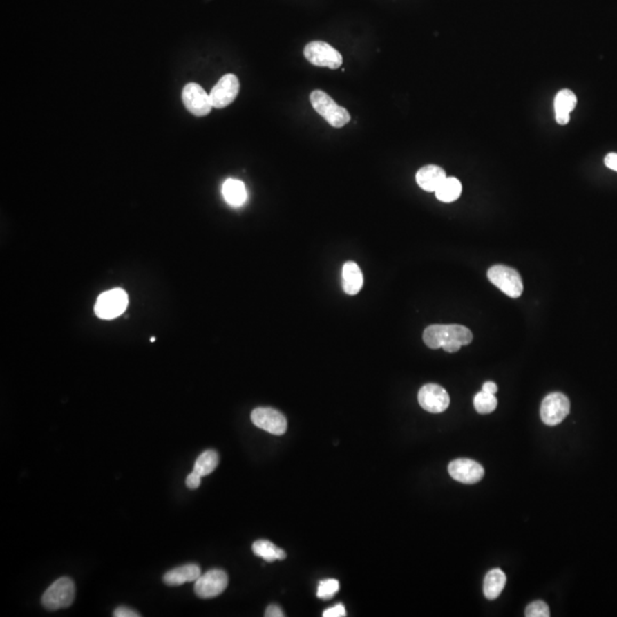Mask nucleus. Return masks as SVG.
<instances>
[{
    "instance_id": "22",
    "label": "nucleus",
    "mask_w": 617,
    "mask_h": 617,
    "mask_svg": "<svg viewBox=\"0 0 617 617\" xmlns=\"http://www.w3.org/2000/svg\"><path fill=\"white\" fill-rule=\"evenodd\" d=\"M218 464V453L209 449V450L202 453V455L197 459L195 466H193V471L197 472L202 477H205V475H211V472L216 469Z\"/></svg>"
},
{
    "instance_id": "10",
    "label": "nucleus",
    "mask_w": 617,
    "mask_h": 617,
    "mask_svg": "<svg viewBox=\"0 0 617 617\" xmlns=\"http://www.w3.org/2000/svg\"><path fill=\"white\" fill-rule=\"evenodd\" d=\"M182 99L187 110L193 116H207L213 109L211 95H208L205 89L198 84L190 83L185 85L182 92Z\"/></svg>"
},
{
    "instance_id": "5",
    "label": "nucleus",
    "mask_w": 617,
    "mask_h": 617,
    "mask_svg": "<svg viewBox=\"0 0 617 617\" xmlns=\"http://www.w3.org/2000/svg\"><path fill=\"white\" fill-rule=\"evenodd\" d=\"M304 57L314 66L332 70L339 69L343 63L340 52L321 40L311 41L304 47Z\"/></svg>"
},
{
    "instance_id": "18",
    "label": "nucleus",
    "mask_w": 617,
    "mask_h": 617,
    "mask_svg": "<svg viewBox=\"0 0 617 617\" xmlns=\"http://www.w3.org/2000/svg\"><path fill=\"white\" fill-rule=\"evenodd\" d=\"M222 193L225 202L234 207L244 205L247 199V191L244 183L235 178H229L225 182V184L222 187Z\"/></svg>"
},
{
    "instance_id": "1",
    "label": "nucleus",
    "mask_w": 617,
    "mask_h": 617,
    "mask_svg": "<svg viewBox=\"0 0 617 617\" xmlns=\"http://www.w3.org/2000/svg\"><path fill=\"white\" fill-rule=\"evenodd\" d=\"M471 330L461 325H431L423 333V341L430 349L442 348L446 352L454 353L463 345L471 343Z\"/></svg>"
},
{
    "instance_id": "23",
    "label": "nucleus",
    "mask_w": 617,
    "mask_h": 617,
    "mask_svg": "<svg viewBox=\"0 0 617 617\" xmlns=\"http://www.w3.org/2000/svg\"><path fill=\"white\" fill-rule=\"evenodd\" d=\"M473 405L479 414H489L496 410L497 399L495 395L480 391L473 398Z\"/></svg>"
},
{
    "instance_id": "21",
    "label": "nucleus",
    "mask_w": 617,
    "mask_h": 617,
    "mask_svg": "<svg viewBox=\"0 0 617 617\" xmlns=\"http://www.w3.org/2000/svg\"><path fill=\"white\" fill-rule=\"evenodd\" d=\"M462 193V184L456 178H447L436 190V197L442 202H453Z\"/></svg>"
},
{
    "instance_id": "6",
    "label": "nucleus",
    "mask_w": 617,
    "mask_h": 617,
    "mask_svg": "<svg viewBox=\"0 0 617 617\" xmlns=\"http://www.w3.org/2000/svg\"><path fill=\"white\" fill-rule=\"evenodd\" d=\"M129 304V296L122 288H115L99 295L96 301L95 314L101 319H115L124 314Z\"/></svg>"
},
{
    "instance_id": "2",
    "label": "nucleus",
    "mask_w": 617,
    "mask_h": 617,
    "mask_svg": "<svg viewBox=\"0 0 617 617\" xmlns=\"http://www.w3.org/2000/svg\"><path fill=\"white\" fill-rule=\"evenodd\" d=\"M311 106L330 126L341 129L350 122L351 116L343 106H339L327 93L316 89L310 94Z\"/></svg>"
},
{
    "instance_id": "3",
    "label": "nucleus",
    "mask_w": 617,
    "mask_h": 617,
    "mask_svg": "<svg viewBox=\"0 0 617 617\" xmlns=\"http://www.w3.org/2000/svg\"><path fill=\"white\" fill-rule=\"evenodd\" d=\"M76 587L69 578H61L47 589L41 598V604L48 611L69 607L75 600Z\"/></svg>"
},
{
    "instance_id": "33",
    "label": "nucleus",
    "mask_w": 617,
    "mask_h": 617,
    "mask_svg": "<svg viewBox=\"0 0 617 617\" xmlns=\"http://www.w3.org/2000/svg\"><path fill=\"white\" fill-rule=\"evenodd\" d=\"M616 172H617V169H616Z\"/></svg>"
},
{
    "instance_id": "17",
    "label": "nucleus",
    "mask_w": 617,
    "mask_h": 617,
    "mask_svg": "<svg viewBox=\"0 0 617 617\" xmlns=\"http://www.w3.org/2000/svg\"><path fill=\"white\" fill-rule=\"evenodd\" d=\"M342 285L348 295H356L363 286V272L354 262L344 263L342 269Z\"/></svg>"
},
{
    "instance_id": "4",
    "label": "nucleus",
    "mask_w": 617,
    "mask_h": 617,
    "mask_svg": "<svg viewBox=\"0 0 617 617\" xmlns=\"http://www.w3.org/2000/svg\"><path fill=\"white\" fill-rule=\"evenodd\" d=\"M487 277L493 285H495L500 291L512 298L522 296L524 291L520 274L510 267L505 265H494L487 272Z\"/></svg>"
},
{
    "instance_id": "16",
    "label": "nucleus",
    "mask_w": 617,
    "mask_h": 617,
    "mask_svg": "<svg viewBox=\"0 0 617 617\" xmlns=\"http://www.w3.org/2000/svg\"><path fill=\"white\" fill-rule=\"evenodd\" d=\"M202 575V571L198 564H189L176 567L172 571H167L164 576V583L171 587L184 585L189 582H196Z\"/></svg>"
},
{
    "instance_id": "9",
    "label": "nucleus",
    "mask_w": 617,
    "mask_h": 617,
    "mask_svg": "<svg viewBox=\"0 0 617 617\" xmlns=\"http://www.w3.org/2000/svg\"><path fill=\"white\" fill-rule=\"evenodd\" d=\"M228 575L222 569H211L195 582V592L202 599L218 597L228 587Z\"/></svg>"
},
{
    "instance_id": "26",
    "label": "nucleus",
    "mask_w": 617,
    "mask_h": 617,
    "mask_svg": "<svg viewBox=\"0 0 617 617\" xmlns=\"http://www.w3.org/2000/svg\"><path fill=\"white\" fill-rule=\"evenodd\" d=\"M323 617H344L347 616V611H345V607H344L342 604H337L336 606H334V607L328 608L326 611H323Z\"/></svg>"
},
{
    "instance_id": "28",
    "label": "nucleus",
    "mask_w": 617,
    "mask_h": 617,
    "mask_svg": "<svg viewBox=\"0 0 617 617\" xmlns=\"http://www.w3.org/2000/svg\"><path fill=\"white\" fill-rule=\"evenodd\" d=\"M113 616L115 617H140L141 615L137 613V611H133L131 608L125 607V606H120V607L116 608L115 611H113Z\"/></svg>"
},
{
    "instance_id": "8",
    "label": "nucleus",
    "mask_w": 617,
    "mask_h": 617,
    "mask_svg": "<svg viewBox=\"0 0 617 617\" xmlns=\"http://www.w3.org/2000/svg\"><path fill=\"white\" fill-rule=\"evenodd\" d=\"M251 422L267 433L281 436L287 430V419L281 412L270 407H258L251 412Z\"/></svg>"
},
{
    "instance_id": "27",
    "label": "nucleus",
    "mask_w": 617,
    "mask_h": 617,
    "mask_svg": "<svg viewBox=\"0 0 617 617\" xmlns=\"http://www.w3.org/2000/svg\"><path fill=\"white\" fill-rule=\"evenodd\" d=\"M202 475H198L197 472L192 471L190 475L187 477V480H185V484L188 486V488L190 489H197L199 486H200V482H202Z\"/></svg>"
},
{
    "instance_id": "7",
    "label": "nucleus",
    "mask_w": 617,
    "mask_h": 617,
    "mask_svg": "<svg viewBox=\"0 0 617 617\" xmlns=\"http://www.w3.org/2000/svg\"><path fill=\"white\" fill-rule=\"evenodd\" d=\"M571 410V403L564 393L553 392L545 397L541 406V419L547 426L560 424Z\"/></svg>"
},
{
    "instance_id": "12",
    "label": "nucleus",
    "mask_w": 617,
    "mask_h": 617,
    "mask_svg": "<svg viewBox=\"0 0 617 617\" xmlns=\"http://www.w3.org/2000/svg\"><path fill=\"white\" fill-rule=\"evenodd\" d=\"M448 472L454 480L466 485L477 484L485 475L484 466L469 459H457L449 463Z\"/></svg>"
},
{
    "instance_id": "31",
    "label": "nucleus",
    "mask_w": 617,
    "mask_h": 617,
    "mask_svg": "<svg viewBox=\"0 0 617 617\" xmlns=\"http://www.w3.org/2000/svg\"><path fill=\"white\" fill-rule=\"evenodd\" d=\"M482 391L495 395V393L497 392V386H496L494 382L484 383V386H482Z\"/></svg>"
},
{
    "instance_id": "14",
    "label": "nucleus",
    "mask_w": 617,
    "mask_h": 617,
    "mask_svg": "<svg viewBox=\"0 0 617 617\" xmlns=\"http://www.w3.org/2000/svg\"><path fill=\"white\" fill-rule=\"evenodd\" d=\"M578 97L571 89H561L555 97L556 122L559 125H567L571 120V113L576 108Z\"/></svg>"
},
{
    "instance_id": "13",
    "label": "nucleus",
    "mask_w": 617,
    "mask_h": 617,
    "mask_svg": "<svg viewBox=\"0 0 617 617\" xmlns=\"http://www.w3.org/2000/svg\"><path fill=\"white\" fill-rule=\"evenodd\" d=\"M239 87V80L235 75L229 73L222 77L209 94L213 108L223 109L225 106H230L237 97Z\"/></svg>"
},
{
    "instance_id": "32",
    "label": "nucleus",
    "mask_w": 617,
    "mask_h": 617,
    "mask_svg": "<svg viewBox=\"0 0 617 617\" xmlns=\"http://www.w3.org/2000/svg\"><path fill=\"white\" fill-rule=\"evenodd\" d=\"M150 341H151V342H155V337H151V339H150Z\"/></svg>"
},
{
    "instance_id": "24",
    "label": "nucleus",
    "mask_w": 617,
    "mask_h": 617,
    "mask_svg": "<svg viewBox=\"0 0 617 617\" xmlns=\"http://www.w3.org/2000/svg\"><path fill=\"white\" fill-rule=\"evenodd\" d=\"M339 590H340V583L337 580H334V578L325 580L318 585L317 597L321 598L323 600H330L337 594Z\"/></svg>"
},
{
    "instance_id": "19",
    "label": "nucleus",
    "mask_w": 617,
    "mask_h": 617,
    "mask_svg": "<svg viewBox=\"0 0 617 617\" xmlns=\"http://www.w3.org/2000/svg\"><path fill=\"white\" fill-rule=\"evenodd\" d=\"M506 585V576L504 571L495 568L488 571L484 581V594L488 600H494L502 594Z\"/></svg>"
},
{
    "instance_id": "29",
    "label": "nucleus",
    "mask_w": 617,
    "mask_h": 617,
    "mask_svg": "<svg viewBox=\"0 0 617 617\" xmlns=\"http://www.w3.org/2000/svg\"><path fill=\"white\" fill-rule=\"evenodd\" d=\"M605 165L607 166L608 169H611V171H615V172H616L617 153H615V152L608 153V155H606V158H605Z\"/></svg>"
},
{
    "instance_id": "15",
    "label": "nucleus",
    "mask_w": 617,
    "mask_h": 617,
    "mask_svg": "<svg viewBox=\"0 0 617 617\" xmlns=\"http://www.w3.org/2000/svg\"><path fill=\"white\" fill-rule=\"evenodd\" d=\"M447 178L446 172L437 165H426L416 173V182L424 191L436 192Z\"/></svg>"
},
{
    "instance_id": "20",
    "label": "nucleus",
    "mask_w": 617,
    "mask_h": 617,
    "mask_svg": "<svg viewBox=\"0 0 617 617\" xmlns=\"http://www.w3.org/2000/svg\"><path fill=\"white\" fill-rule=\"evenodd\" d=\"M253 552L260 558L265 559L267 562H274V560H284L286 558V552L283 549L278 548L274 543L267 540H258L253 544Z\"/></svg>"
},
{
    "instance_id": "11",
    "label": "nucleus",
    "mask_w": 617,
    "mask_h": 617,
    "mask_svg": "<svg viewBox=\"0 0 617 617\" xmlns=\"http://www.w3.org/2000/svg\"><path fill=\"white\" fill-rule=\"evenodd\" d=\"M417 399L423 410L433 414L445 412L450 403V398L447 391L442 386L433 383L426 384L421 388Z\"/></svg>"
},
{
    "instance_id": "30",
    "label": "nucleus",
    "mask_w": 617,
    "mask_h": 617,
    "mask_svg": "<svg viewBox=\"0 0 617 617\" xmlns=\"http://www.w3.org/2000/svg\"><path fill=\"white\" fill-rule=\"evenodd\" d=\"M265 616L267 617H284L285 614L281 611V607H278L277 605H270L265 611Z\"/></svg>"
},
{
    "instance_id": "25",
    "label": "nucleus",
    "mask_w": 617,
    "mask_h": 617,
    "mask_svg": "<svg viewBox=\"0 0 617 617\" xmlns=\"http://www.w3.org/2000/svg\"><path fill=\"white\" fill-rule=\"evenodd\" d=\"M525 615L527 617H549L550 616V609H549L548 604H545L544 601H534L526 608Z\"/></svg>"
}]
</instances>
